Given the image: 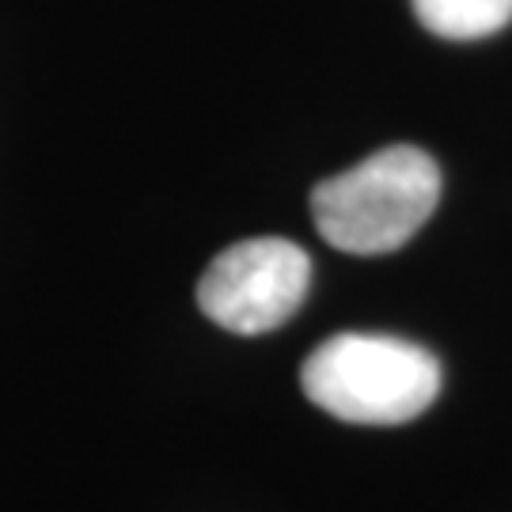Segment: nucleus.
<instances>
[{
    "label": "nucleus",
    "instance_id": "nucleus-3",
    "mask_svg": "<svg viewBox=\"0 0 512 512\" xmlns=\"http://www.w3.org/2000/svg\"><path fill=\"white\" fill-rule=\"evenodd\" d=\"M311 289L308 251L281 236L224 247L198 281V308L239 338L285 327Z\"/></svg>",
    "mask_w": 512,
    "mask_h": 512
},
{
    "label": "nucleus",
    "instance_id": "nucleus-4",
    "mask_svg": "<svg viewBox=\"0 0 512 512\" xmlns=\"http://www.w3.org/2000/svg\"><path fill=\"white\" fill-rule=\"evenodd\" d=\"M410 4L429 35L452 42L490 38L512 23V0H410Z\"/></svg>",
    "mask_w": 512,
    "mask_h": 512
},
{
    "label": "nucleus",
    "instance_id": "nucleus-2",
    "mask_svg": "<svg viewBox=\"0 0 512 512\" xmlns=\"http://www.w3.org/2000/svg\"><path fill=\"white\" fill-rule=\"evenodd\" d=\"M440 384L437 357L395 334H334L300 368L304 395L349 425H406L437 403Z\"/></svg>",
    "mask_w": 512,
    "mask_h": 512
},
{
    "label": "nucleus",
    "instance_id": "nucleus-1",
    "mask_svg": "<svg viewBox=\"0 0 512 512\" xmlns=\"http://www.w3.org/2000/svg\"><path fill=\"white\" fill-rule=\"evenodd\" d=\"M440 202V167L418 145H387L311 190L315 232L346 255H391Z\"/></svg>",
    "mask_w": 512,
    "mask_h": 512
}]
</instances>
